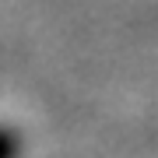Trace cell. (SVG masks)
Returning a JSON list of instances; mask_svg holds the SVG:
<instances>
[{
	"label": "cell",
	"mask_w": 158,
	"mask_h": 158,
	"mask_svg": "<svg viewBox=\"0 0 158 158\" xmlns=\"http://www.w3.org/2000/svg\"><path fill=\"white\" fill-rule=\"evenodd\" d=\"M18 134L14 130H7V127H0V158H18Z\"/></svg>",
	"instance_id": "1"
}]
</instances>
